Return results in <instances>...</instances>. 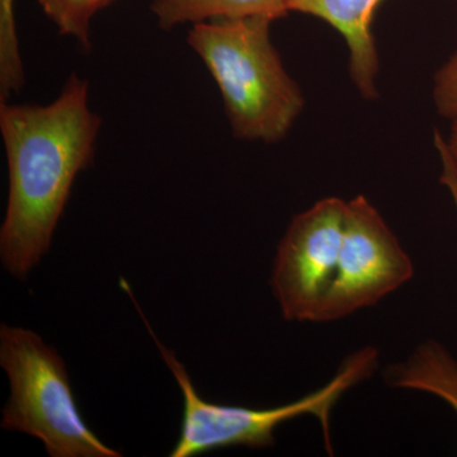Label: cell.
<instances>
[{"label":"cell","mask_w":457,"mask_h":457,"mask_svg":"<svg viewBox=\"0 0 457 457\" xmlns=\"http://www.w3.org/2000/svg\"><path fill=\"white\" fill-rule=\"evenodd\" d=\"M101 117L89 107V84L71 75L53 104L0 102L9 195L0 257L25 279L49 252L74 180L95 158Z\"/></svg>","instance_id":"6da1fadb"},{"label":"cell","mask_w":457,"mask_h":457,"mask_svg":"<svg viewBox=\"0 0 457 457\" xmlns=\"http://www.w3.org/2000/svg\"><path fill=\"white\" fill-rule=\"evenodd\" d=\"M264 17L195 23L191 49L206 65L224 99L234 137L278 143L305 108L299 84L286 71Z\"/></svg>","instance_id":"7a4b0ae2"},{"label":"cell","mask_w":457,"mask_h":457,"mask_svg":"<svg viewBox=\"0 0 457 457\" xmlns=\"http://www.w3.org/2000/svg\"><path fill=\"white\" fill-rule=\"evenodd\" d=\"M137 306L183 395L182 429L170 457L203 455L234 446L266 449L275 444V432L279 426L300 417H314L320 423L324 444L328 451H332L330 418L333 409L351 389L371 378L378 366V351L372 345H366L343 361L327 384L287 404L260 409L216 404L201 398L187 370L173 352L159 342L139 305Z\"/></svg>","instance_id":"3957f363"},{"label":"cell","mask_w":457,"mask_h":457,"mask_svg":"<svg viewBox=\"0 0 457 457\" xmlns=\"http://www.w3.org/2000/svg\"><path fill=\"white\" fill-rule=\"evenodd\" d=\"M0 365L11 383L2 428L44 442L51 457H120L87 426L64 360L40 336L0 327Z\"/></svg>","instance_id":"277c9868"},{"label":"cell","mask_w":457,"mask_h":457,"mask_svg":"<svg viewBox=\"0 0 457 457\" xmlns=\"http://www.w3.org/2000/svg\"><path fill=\"white\" fill-rule=\"evenodd\" d=\"M414 276V264L383 215L363 195L347 201L338 267L318 323L374 306Z\"/></svg>","instance_id":"5b68a950"},{"label":"cell","mask_w":457,"mask_h":457,"mask_svg":"<svg viewBox=\"0 0 457 457\" xmlns=\"http://www.w3.org/2000/svg\"><path fill=\"white\" fill-rule=\"evenodd\" d=\"M345 216L347 201L326 197L295 215L288 225L270 281L285 320L318 323L338 267Z\"/></svg>","instance_id":"8992f818"},{"label":"cell","mask_w":457,"mask_h":457,"mask_svg":"<svg viewBox=\"0 0 457 457\" xmlns=\"http://www.w3.org/2000/svg\"><path fill=\"white\" fill-rule=\"evenodd\" d=\"M384 0H287L288 11L323 21L342 36L348 73L366 101L378 98L380 57L374 35L375 14Z\"/></svg>","instance_id":"52a82bcc"},{"label":"cell","mask_w":457,"mask_h":457,"mask_svg":"<svg viewBox=\"0 0 457 457\" xmlns=\"http://www.w3.org/2000/svg\"><path fill=\"white\" fill-rule=\"evenodd\" d=\"M386 381L395 389L438 396L457 414V360L435 339L420 343L407 359L387 370Z\"/></svg>","instance_id":"ba28073f"},{"label":"cell","mask_w":457,"mask_h":457,"mask_svg":"<svg viewBox=\"0 0 457 457\" xmlns=\"http://www.w3.org/2000/svg\"><path fill=\"white\" fill-rule=\"evenodd\" d=\"M150 11L165 31L185 23L216 20L264 17L278 21L290 13L287 0H153Z\"/></svg>","instance_id":"9c48e42d"},{"label":"cell","mask_w":457,"mask_h":457,"mask_svg":"<svg viewBox=\"0 0 457 457\" xmlns=\"http://www.w3.org/2000/svg\"><path fill=\"white\" fill-rule=\"evenodd\" d=\"M113 0H38L45 16L59 29L60 35L75 38L84 50L92 46L90 22L99 11Z\"/></svg>","instance_id":"30bf717a"},{"label":"cell","mask_w":457,"mask_h":457,"mask_svg":"<svg viewBox=\"0 0 457 457\" xmlns=\"http://www.w3.org/2000/svg\"><path fill=\"white\" fill-rule=\"evenodd\" d=\"M25 84L14 0H0V99L7 101Z\"/></svg>","instance_id":"8fae6325"},{"label":"cell","mask_w":457,"mask_h":457,"mask_svg":"<svg viewBox=\"0 0 457 457\" xmlns=\"http://www.w3.org/2000/svg\"><path fill=\"white\" fill-rule=\"evenodd\" d=\"M433 104L444 119L457 117V51L437 69L433 77Z\"/></svg>","instance_id":"7c38bea8"},{"label":"cell","mask_w":457,"mask_h":457,"mask_svg":"<svg viewBox=\"0 0 457 457\" xmlns=\"http://www.w3.org/2000/svg\"><path fill=\"white\" fill-rule=\"evenodd\" d=\"M433 144H435L436 152H437L438 159H440L441 185L449 192L457 212V159L447 147L445 135H442L438 130H436L435 135H433Z\"/></svg>","instance_id":"4fadbf2b"},{"label":"cell","mask_w":457,"mask_h":457,"mask_svg":"<svg viewBox=\"0 0 457 457\" xmlns=\"http://www.w3.org/2000/svg\"><path fill=\"white\" fill-rule=\"evenodd\" d=\"M450 122V131L447 137H445V140H446L447 147H449L450 152L453 153V155L457 159V117L456 119L451 120Z\"/></svg>","instance_id":"5bb4252c"}]
</instances>
